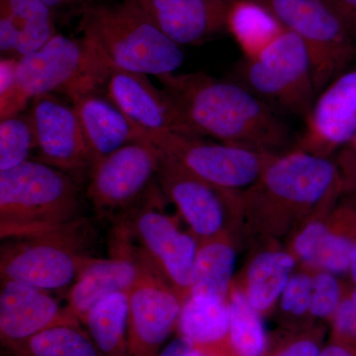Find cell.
Listing matches in <instances>:
<instances>
[{
	"label": "cell",
	"mask_w": 356,
	"mask_h": 356,
	"mask_svg": "<svg viewBox=\"0 0 356 356\" xmlns=\"http://www.w3.org/2000/svg\"><path fill=\"white\" fill-rule=\"evenodd\" d=\"M336 161L291 149L274 156L243 191L242 235L280 243L346 194Z\"/></svg>",
	"instance_id": "1"
},
{
	"label": "cell",
	"mask_w": 356,
	"mask_h": 356,
	"mask_svg": "<svg viewBox=\"0 0 356 356\" xmlns=\"http://www.w3.org/2000/svg\"><path fill=\"white\" fill-rule=\"evenodd\" d=\"M196 137L271 154L291 151L292 130L273 106L233 79L204 74L158 76Z\"/></svg>",
	"instance_id": "2"
},
{
	"label": "cell",
	"mask_w": 356,
	"mask_h": 356,
	"mask_svg": "<svg viewBox=\"0 0 356 356\" xmlns=\"http://www.w3.org/2000/svg\"><path fill=\"white\" fill-rule=\"evenodd\" d=\"M81 15L83 38L110 67L158 77L173 74L184 62L181 46L168 38L134 0L88 1Z\"/></svg>",
	"instance_id": "3"
},
{
	"label": "cell",
	"mask_w": 356,
	"mask_h": 356,
	"mask_svg": "<svg viewBox=\"0 0 356 356\" xmlns=\"http://www.w3.org/2000/svg\"><path fill=\"white\" fill-rule=\"evenodd\" d=\"M81 194L69 173L29 159L0 172L2 240L40 233L81 218Z\"/></svg>",
	"instance_id": "4"
},
{
	"label": "cell",
	"mask_w": 356,
	"mask_h": 356,
	"mask_svg": "<svg viewBox=\"0 0 356 356\" xmlns=\"http://www.w3.org/2000/svg\"><path fill=\"white\" fill-rule=\"evenodd\" d=\"M109 70L108 63L88 40L58 33L40 50L18 58L13 86L0 93V118L25 111L38 96H67L105 86Z\"/></svg>",
	"instance_id": "5"
},
{
	"label": "cell",
	"mask_w": 356,
	"mask_h": 356,
	"mask_svg": "<svg viewBox=\"0 0 356 356\" xmlns=\"http://www.w3.org/2000/svg\"><path fill=\"white\" fill-rule=\"evenodd\" d=\"M93 229L81 217L33 235L4 240L0 248L1 280L20 281L46 291L72 284L93 257Z\"/></svg>",
	"instance_id": "6"
},
{
	"label": "cell",
	"mask_w": 356,
	"mask_h": 356,
	"mask_svg": "<svg viewBox=\"0 0 356 356\" xmlns=\"http://www.w3.org/2000/svg\"><path fill=\"white\" fill-rule=\"evenodd\" d=\"M232 79L274 109L297 115L304 120L317 98L308 51L302 40L286 29L257 57H243Z\"/></svg>",
	"instance_id": "7"
},
{
	"label": "cell",
	"mask_w": 356,
	"mask_h": 356,
	"mask_svg": "<svg viewBox=\"0 0 356 356\" xmlns=\"http://www.w3.org/2000/svg\"><path fill=\"white\" fill-rule=\"evenodd\" d=\"M156 182L198 242L242 234L243 191L206 181L161 151Z\"/></svg>",
	"instance_id": "8"
},
{
	"label": "cell",
	"mask_w": 356,
	"mask_h": 356,
	"mask_svg": "<svg viewBox=\"0 0 356 356\" xmlns=\"http://www.w3.org/2000/svg\"><path fill=\"white\" fill-rule=\"evenodd\" d=\"M302 40L317 96L356 60V44L325 0H254Z\"/></svg>",
	"instance_id": "9"
},
{
	"label": "cell",
	"mask_w": 356,
	"mask_h": 356,
	"mask_svg": "<svg viewBox=\"0 0 356 356\" xmlns=\"http://www.w3.org/2000/svg\"><path fill=\"white\" fill-rule=\"evenodd\" d=\"M163 198L156 182L144 198L118 217L184 302L191 295L199 242L191 232L180 229L177 218L161 209Z\"/></svg>",
	"instance_id": "10"
},
{
	"label": "cell",
	"mask_w": 356,
	"mask_h": 356,
	"mask_svg": "<svg viewBox=\"0 0 356 356\" xmlns=\"http://www.w3.org/2000/svg\"><path fill=\"white\" fill-rule=\"evenodd\" d=\"M143 136L189 172L231 191L247 189L259 177L267 163L277 156L181 134L161 132Z\"/></svg>",
	"instance_id": "11"
},
{
	"label": "cell",
	"mask_w": 356,
	"mask_h": 356,
	"mask_svg": "<svg viewBox=\"0 0 356 356\" xmlns=\"http://www.w3.org/2000/svg\"><path fill=\"white\" fill-rule=\"evenodd\" d=\"M159 159V147L143 139L121 147L91 166L86 197L96 214L115 217L144 198L156 180Z\"/></svg>",
	"instance_id": "12"
},
{
	"label": "cell",
	"mask_w": 356,
	"mask_h": 356,
	"mask_svg": "<svg viewBox=\"0 0 356 356\" xmlns=\"http://www.w3.org/2000/svg\"><path fill=\"white\" fill-rule=\"evenodd\" d=\"M138 274L128 290L129 356H159L177 331L184 301L139 247Z\"/></svg>",
	"instance_id": "13"
},
{
	"label": "cell",
	"mask_w": 356,
	"mask_h": 356,
	"mask_svg": "<svg viewBox=\"0 0 356 356\" xmlns=\"http://www.w3.org/2000/svg\"><path fill=\"white\" fill-rule=\"evenodd\" d=\"M37 142L36 161L76 178L92 165L81 121L72 103L55 93L38 96L29 108Z\"/></svg>",
	"instance_id": "14"
},
{
	"label": "cell",
	"mask_w": 356,
	"mask_h": 356,
	"mask_svg": "<svg viewBox=\"0 0 356 356\" xmlns=\"http://www.w3.org/2000/svg\"><path fill=\"white\" fill-rule=\"evenodd\" d=\"M110 257H91L67 293L65 313L81 322L86 313L105 297L128 292L138 274V250L132 234L121 218L115 219Z\"/></svg>",
	"instance_id": "15"
},
{
	"label": "cell",
	"mask_w": 356,
	"mask_h": 356,
	"mask_svg": "<svg viewBox=\"0 0 356 356\" xmlns=\"http://www.w3.org/2000/svg\"><path fill=\"white\" fill-rule=\"evenodd\" d=\"M356 134V67L317 96L293 149L332 158Z\"/></svg>",
	"instance_id": "16"
},
{
	"label": "cell",
	"mask_w": 356,
	"mask_h": 356,
	"mask_svg": "<svg viewBox=\"0 0 356 356\" xmlns=\"http://www.w3.org/2000/svg\"><path fill=\"white\" fill-rule=\"evenodd\" d=\"M105 91L143 134L170 132L196 137L172 96L156 88L147 74L110 67Z\"/></svg>",
	"instance_id": "17"
},
{
	"label": "cell",
	"mask_w": 356,
	"mask_h": 356,
	"mask_svg": "<svg viewBox=\"0 0 356 356\" xmlns=\"http://www.w3.org/2000/svg\"><path fill=\"white\" fill-rule=\"evenodd\" d=\"M179 46L197 44L228 31L235 0H134Z\"/></svg>",
	"instance_id": "18"
},
{
	"label": "cell",
	"mask_w": 356,
	"mask_h": 356,
	"mask_svg": "<svg viewBox=\"0 0 356 356\" xmlns=\"http://www.w3.org/2000/svg\"><path fill=\"white\" fill-rule=\"evenodd\" d=\"M67 97L81 121L92 165L121 147L144 139L142 131L110 99L105 86L79 89Z\"/></svg>",
	"instance_id": "19"
},
{
	"label": "cell",
	"mask_w": 356,
	"mask_h": 356,
	"mask_svg": "<svg viewBox=\"0 0 356 356\" xmlns=\"http://www.w3.org/2000/svg\"><path fill=\"white\" fill-rule=\"evenodd\" d=\"M49 292L20 281L1 280L0 337L3 346L53 325L77 321L67 315Z\"/></svg>",
	"instance_id": "20"
},
{
	"label": "cell",
	"mask_w": 356,
	"mask_h": 356,
	"mask_svg": "<svg viewBox=\"0 0 356 356\" xmlns=\"http://www.w3.org/2000/svg\"><path fill=\"white\" fill-rule=\"evenodd\" d=\"M280 243H264L252 257L243 277L234 280L247 297L248 303L261 316L270 313L277 306L298 264L286 248Z\"/></svg>",
	"instance_id": "21"
},
{
	"label": "cell",
	"mask_w": 356,
	"mask_h": 356,
	"mask_svg": "<svg viewBox=\"0 0 356 356\" xmlns=\"http://www.w3.org/2000/svg\"><path fill=\"white\" fill-rule=\"evenodd\" d=\"M175 332L197 348L229 350V300L189 295L182 305Z\"/></svg>",
	"instance_id": "22"
},
{
	"label": "cell",
	"mask_w": 356,
	"mask_h": 356,
	"mask_svg": "<svg viewBox=\"0 0 356 356\" xmlns=\"http://www.w3.org/2000/svg\"><path fill=\"white\" fill-rule=\"evenodd\" d=\"M236 262V238L233 236L199 242L191 295L228 301L235 280Z\"/></svg>",
	"instance_id": "23"
},
{
	"label": "cell",
	"mask_w": 356,
	"mask_h": 356,
	"mask_svg": "<svg viewBox=\"0 0 356 356\" xmlns=\"http://www.w3.org/2000/svg\"><path fill=\"white\" fill-rule=\"evenodd\" d=\"M102 356H129L127 292L105 297L81 321Z\"/></svg>",
	"instance_id": "24"
},
{
	"label": "cell",
	"mask_w": 356,
	"mask_h": 356,
	"mask_svg": "<svg viewBox=\"0 0 356 356\" xmlns=\"http://www.w3.org/2000/svg\"><path fill=\"white\" fill-rule=\"evenodd\" d=\"M3 346L13 356H102L79 321L53 325Z\"/></svg>",
	"instance_id": "25"
},
{
	"label": "cell",
	"mask_w": 356,
	"mask_h": 356,
	"mask_svg": "<svg viewBox=\"0 0 356 356\" xmlns=\"http://www.w3.org/2000/svg\"><path fill=\"white\" fill-rule=\"evenodd\" d=\"M284 28L254 0H235L229 14L228 31L241 47L245 58H254Z\"/></svg>",
	"instance_id": "26"
},
{
	"label": "cell",
	"mask_w": 356,
	"mask_h": 356,
	"mask_svg": "<svg viewBox=\"0 0 356 356\" xmlns=\"http://www.w3.org/2000/svg\"><path fill=\"white\" fill-rule=\"evenodd\" d=\"M231 356H267L270 344L262 316L248 303L235 283L229 293Z\"/></svg>",
	"instance_id": "27"
},
{
	"label": "cell",
	"mask_w": 356,
	"mask_h": 356,
	"mask_svg": "<svg viewBox=\"0 0 356 356\" xmlns=\"http://www.w3.org/2000/svg\"><path fill=\"white\" fill-rule=\"evenodd\" d=\"M0 13L9 16L19 32L15 58L35 53L58 34L53 10L42 0H0Z\"/></svg>",
	"instance_id": "28"
},
{
	"label": "cell",
	"mask_w": 356,
	"mask_h": 356,
	"mask_svg": "<svg viewBox=\"0 0 356 356\" xmlns=\"http://www.w3.org/2000/svg\"><path fill=\"white\" fill-rule=\"evenodd\" d=\"M34 125L29 110L0 121V172L11 170L29 161L36 151Z\"/></svg>",
	"instance_id": "29"
},
{
	"label": "cell",
	"mask_w": 356,
	"mask_h": 356,
	"mask_svg": "<svg viewBox=\"0 0 356 356\" xmlns=\"http://www.w3.org/2000/svg\"><path fill=\"white\" fill-rule=\"evenodd\" d=\"M313 271L299 268L287 283L278 301L281 324L288 331H299L313 327L310 322V303Z\"/></svg>",
	"instance_id": "30"
},
{
	"label": "cell",
	"mask_w": 356,
	"mask_h": 356,
	"mask_svg": "<svg viewBox=\"0 0 356 356\" xmlns=\"http://www.w3.org/2000/svg\"><path fill=\"white\" fill-rule=\"evenodd\" d=\"M346 283L339 276L325 271L313 273L312 283L310 322L312 325H322L318 323H331L334 313L343 299Z\"/></svg>",
	"instance_id": "31"
},
{
	"label": "cell",
	"mask_w": 356,
	"mask_h": 356,
	"mask_svg": "<svg viewBox=\"0 0 356 356\" xmlns=\"http://www.w3.org/2000/svg\"><path fill=\"white\" fill-rule=\"evenodd\" d=\"M324 337L323 325L290 332L280 343L270 346L267 356H320Z\"/></svg>",
	"instance_id": "32"
},
{
	"label": "cell",
	"mask_w": 356,
	"mask_h": 356,
	"mask_svg": "<svg viewBox=\"0 0 356 356\" xmlns=\"http://www.w3.org/2000/svg\"><path fill=\"white\" fill-rule=\"evenodd\" d=\"M330 343L356 348V286L346 283L343 299L331 321Z\"/></svg>",
	"instance_id": "33"
},
{
	"label": "cell",
	"mask_w": 356,
	"mask_h": 356,
	"mask_svg": "<svg viewBox=\"0 0 356 356\" xmlns=\"http://www.w3.org/2000/svg\"><path fill=\"white\" fill-rule=\"evenodd\" d=\"M346 193L356 191V134L339 152L334 159Z\"/></svg>",
	"instance_id": "34"
},
{
	"label": "cell",
	"mask_w": 356,
	"mask_h": 356,
	"mask_svg": "<svg viewBox=\"0 0 356 356\" xmlns=\"http://www.w3.org/2000/svg\"><path fill=\"white\" fill-rule=\"evenodd\" d=\"M356 44V0H325Z\"/></svg>",
	"instance_id": "35"
},
{
	"label": "cell",
	"mask_w": 356,
	"mask_h": 356,
	"mask_svg": "<svg viewBox=\"0 0 356 356\" xmlns=\"http://www.w3.org/2000/svg\"><path fill=\"white\" fill-rule=\"evenodd\" d=\"M197 346L187 341L184 337H178L168 344L159 356H194Z\"/></svg>",
	"instance_id": "36"
},
{
	"label": "cell",
	"mask_w": 356,
	"mask_h": 356,
	"mask_svg": "<svg viewBox=\"0 0 356 356\" xmlns=\"http://www.w3.org/2000/svg\"><path fill=\"white\" fill-rule=\"evenodd\" d=\"M53 13L58 10L74 11L81 14L88 1L86 0H42Z\"/></svg>",
	"instance_id": "37"
},
{
	"label": "cell",
	"mask_w": 356,
	"mask_h": 356,
	"mask_svg": "<svg viewBox=\"0 0 356 356\" xmlns=\"http://www.w3.org/2000/svg\"><path fill=\"white\" fill-rule=\"evenodd\" d=\"M320 356H356V348L330 343L323 348Z\"/></svg>",
	"instance_id": "38"
},
{
	"label": "cell",
	"mask_w": 356,
	"mask_h": 356,
	"mask_svg": "<svg viewBox=\"0 0 356 356\" xmlns=\"http://www.w3.org/2000/svg\"><path fill=\"white\" fill-rule=\"evenodd\" d=\"M348 276L350 278V282L356 286V238L353 243V252H351L350 273Z\"/></svg>",
	"instance_id": "39"
}]
</instances>
